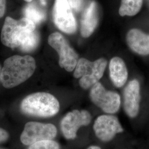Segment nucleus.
<instances>
[{
	"label": "nucleus",
	"instance_id": "f257e3e1",
	"mask_svg": "<svg viewBox=\"0 0 149 149\" xmlns=\"http://www.w3.org/2000/svg\"><path fill=\"white\" fill-rule=\"evenodd\" d=\"M1 41L8 48L30 52L38 47L39 35L36 24L26 17L17 20L7 17L1 33Z\"/></svg>",
	"mask_w": 149,
	"mask_h": 149
},
{
	"label": "nucleus",
	"instance_id": "f03ea898",
	"mask_svg": "<svg viewBox=\"0 0 149 149\" xmlns=\"http://www.w3.org/2000/svg\"><path fill=\"white\" fill-rule=\"evenodd\" d=\"M36 68V61L31 56H10L6 59L2 68L1 83L6 88L15 87L29 79Z\"/></svg>",
	"mask_w": 149,
	"mask_h": 149
},
{
	"label": "nucleus",
	"instance_id": "7ed1b4c3",
	"mask_svg": "<svg viewBox=\"0 0 149 149\" xmlns=\"http://www.w3.org/2000/svg\"><path fill=\"white\" fill-rule=\"evenodd\" d=\"M24 114L34 117L48 118L59 111L60 104L56 97L47 92H36L25 97L21 104Z\"/></svg>",
	"mask_w": 149,
	"mask_h": 149
},
{
	"label": "nucleus",
	"instance_id": "20e7f679",
	"mask_svg": "<svg viewBox=\"0 0 149 149\" xmlns=\"http://www.w3.org/2000/svg\"><path fill=\"white\" fill-rule=\"evenodd\" d=\"M107 61L100 58L91 61L85 58L79 59L74 68V76L79 79L80 86L87 90L91 88L101 79L106 68Z\"/></svg>",
	"mask_w": 149,
	"mask_h": 149
},
{
	"label": "nucleus",
	"instance_id": "39448f33",
	"mask_svg": "<svg viewBox=\"0 0 149 149\" xmlns=\"http://www.w3.org/2000/svg\"><path fill=\"white\" fill-rule=\"evenodd\" d=\"M48 44L59 55V64L68 72L74 69L79 60V55L70 46L64 36L58 32L51 34L48 37Z\"/></svg>",
	"mask_w": 149,
	"mask_h": 149
},
{
	"label": "nucleus",
	"instance_id": "423d86ee",
	"mask_svg": "<svg viewBox=\"0 0 149 149\" xmlns=\"http://www.w3.org/2000/svg\"><path fill=\"white\" fill-rule=\"evenodd\" d=\"M56 134L57 129L52 124L30 122L26 124L20 139L22 144L29 146L39 141L53 140Z\"/></svg>",
	"mask_w": 149,
	"mask_h": 149
},
{
	"label": "nucleus",
	"instance_id": "0eeeda50",
	"mask_svg": "<svg viewBox=\"0 0 149 149\" xmlns=\"http://www.w3.org/2000/svg\"><path fill=\"white\" fill-rule=\"evenodd\" d=\"M91 100L103 112L113 114L118 112L120 106V97L117 93L107 90L99 82L91 87Z\"/></svg>",
	"mask_w": 149,
	"mask_h": 149
},
{
	"label": "nucleus",
	"instance_id": "6e6552de",
	"mask_svg": "<svg viewBox=\"0 0 149 149\" xmlns=\"http://www.w3.org/2000/svg\"><path fill=\"white\" fill-rule=\"evenodd\" d=\"M53 17L55 24L61 31L66 34L76 32L77 23L68 0H55Z\"/></svg>",
	"mask_w": 149,
	"mask_h": 149
},
{
	"label": "nucleus",
	"instance_id": "1a4fd4ad",
	"mask_svg": "<svg viewBox=\"0 0 149 149\" xmlns=\"http://www.w3.org/2000/svg\"><path fill=\"white\" fill-rule=\"evenodd\" d=\"M91 121L90 113L85 110H74L66 114L60 123L62 133L65 138L74 139L81 126L87 125Z\"/></svg>",
	"mask_w": 149,
	"mask_h": 149
},
{
	"label": "nucleus",
	"instance_id": "9d476101",
	"mask_svg": "<svg viewBox=\"0 0 149 149\" xmlns=\"http://www.w3.org/2000/svg\"><path fill=\"white\" fill-rule=\"evenodd\" d=\"M93 129L96 136L103 141H109L123 132L117 118L111 115L99 116L95 122Z\"/></svg>",
	"mask_w": 149,
	"mask_h": 149
},
{
	"label": "nucleus",
	"instance_id": "9b49d317",
	"mask_svg": "<svg viewBox=\"0 0 149 149\" xmlns=\"http://www.w3.org/2000/svg\"><path fill=\"white\" fill-rule=\"evenodd\" d=\"M140 85L137 80L130 81L124 91V108L126 114L130 118L138 114L140 108Z\"/></svg>",
	"mask_w": 149,
	"mask_h": 149
},
{
	"label": "nucleus",
	"instance_id": "f8f14e48",
	"mask_svg": "<svg viewBox=\"0 0 149 149\" xmlns=\"http://www.w3.org/2000/svg\"><path fill=\"white\" fill-rule=\"evenodd\" d=\"M98 11L96 2L92 1L86 7L81 19V34L88 38L95 31L98 23Z\"/></svg>",
	"mask_w": 149,
	"mask_h": 149
},
{
	"label": "nucleus",
	"instance_id": "ddd939ff",
	"mask_svg": "<svg viewBox=\"0 0 149 149\" xmlns=\"http://www.w3.org/2000/svg\"><path fill=\"white\" fill-rule=\"evenodd\" d=\"M127 42L134 52L142 55H149V35L138 29H132L128 32Z\"/></svg>",
	"mask_w": 149,
	"mask_h": 149
},
{
	"label": "nucleus",
	"instance_id": "4468645a",
	"mask_svg": "<svg viewBox=\"0 0 149 149\" xmlns=\"http://www.w3.org/2000/svg\"><path fill=\"white\" fill-rule=\"evenodd\" d=\"M109 74L113 84L117 87L125 85L128 79V70L125 63L119 57L112 58L109 63Z\"/></svg>",
	"mask_w": 149,
	"mask_h": 149
},
{
	"label": "nucleus",
	"instance_id": "2eb2a0df",
	"mask_svg": "<svg viewBox=\"0 0 149 149\" xmlns=\"http://www.w3.org/2000/svg\"><path fill=\"white\" fill-rule=\"evenodd\" d=\"M143 0H122L119 10L121 16H134L140 10Z\"/></svg>",
	"mask_w": 149,
	"mask_h": 149
},
{
	"label": "nucleus",
	"instance_id": "dca6fc26",
	"mask_svg": "<svg viewBox=\"0 0 149 149\" xmlns=\"http://www.w3.org/2000/svg\"><path fill=\"white\" fill-rule=\"evenodd\" d=\"M25 17L32 20L36 25L39 24L45 19V13L38 6L33 4H28L24 10Z\"/></svg>",
	"mask_w": 149,
	"mask_h": 149
},
{
	"label": "nucleus",
	"instance_id": "f3484780",
	"mask_svg": "<svg viewBox=\"0 0 149 149\" xmlns=\"http://www.w3.org/2000/svg\"><path fill=\"white\" fill-rule=\"evenodd\" d=\"M28 149H60L59 144L54 141L44 140L39 141L29 146Z\"/></svg>",
	"mask_w": 149,
	"mask_h": 149
},
{
	"label": "nucleus",
	"instance_id": "a211bd4d",
	"mask_svg": "<svg viewBox=\"0 0 149 149\" xmlns=\"http://www.w3.org/2000/svg\"><path fill=\"white\" fill-rule=\"evenodd\" d=\"M68 1L72 10L76 12L81 11L84 6V0H68Z\"/></svg>",
	"mask_w": 149,
	"mask_h": 149
},
{
	"label": "nucleus",
	"instance_id": "6ab92c4d",
	"mask_svg": "<svg viewBox=\"0 0 149 149\" xmlns=\"http://www.w3.org/2000/svg\"><path fill=\"white\" fill-rule=\"evenodd\" d=\"M9 138V134L2 128H0V143H3L8 140Z\"/></svg>",
	"mask_w": 149,
	"mask_h": 149
},
{
	"label": "nucleus",
	"instance_id": "aec40b11",
	"mask_svg": "<svg viewBox=\"0 0 149 149\" xmlns=\"http://www.w3.org/2000/svg\"><path fill=\"white\" fill-rule=\"evenodd\" d=\"M6 0H0V18L5 15L6 10Z\"/></svg>",
	"mask_w": 149,
	"mask_h": 149
},
{
	"label": "nucleus",
	"instance_id": "412c9836",
	"mask_svg": "<svg viewBox=\"0 0 149 149\" xmlns=\"http://www.w3.org/2000/svg\"><path fill=\"white\" fill-rule=\"evenodd\" d=\"M87 149H101L100 147L97 146H91Z\"/></svg>",
	"mask_w": 149,
	"mask_h": 149
},
{
	"label": "nucleus",
	"instance_id": "4be33fe9",
	"mask_svg": "<svg viewBox=\"0 0 149 149\" xmlns=\"http://www.w3.org/2000/svg\"><path fill=\"white\" fill-rule=\"evenodd\" d=\"M1 71H2V66L0 64V83H1Z\"/></svg>",
	"mask_w": 149,
	"mask_h": 149
},
{
	"label": "nucleus",
	"instance_id": "5701e85b",
	"mask_svg": "<svg viewBox=\"0 0 149 149\" xmlns=\"http://www.w3.org/2000/svg\"><path fill=\"white\" fill-rule=\"evenodd\" d=\"M24 1L27 2H31L33 0H24Z\"/></svg>",
	"mask_w": 149,
	"mask_h": 149
},
{
	"label": "nucleus",
	"instance_id": "b1692460",
	"mask_svg": "<svg viewBox=\"0 0 149 149\" xmlns=\"http://www.w3.org/2000/svg\"><path fill=\"white\" fill-rule=\"evenodd\" d=\"M42 1H43V0H42Z\"/></svg>",
	"mask_w": 149,
	"mask_h": 149
}]
</instances>
